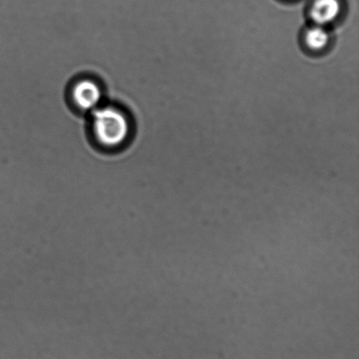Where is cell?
<instances>
[{
    "mask_svg": "<svg viewBox=\"0 0 359 359\" xmlns=\"http://www.w3.org/2000/svg\"><path fill=\"white\" fill-rule=\"evenodd\" d=\"M70 98L73 105L79 111L91 112L100 107L103 91L97 81L90 77H83L72 84Z\"/></svg>",
    "mask_w": 359,
    "mask_h": 359,
    "instance_id": "cell-2",
    "label": "cell"
},
{
    "mask_svg": "<svg viewBox=\"0 0 359 359\" xmlns=\"http://www.w3.org/2000/svg\"><path fill=\"white\" fill-rule=\"evenodd\" d=\"M342 13L340 0H314L309 8L313 24L327 27L335 22Z\"/></svg>",
    "mask_w": 359,
    "mask_h": 359,
    "instance_id": "cell-3",
    "label": "cell"
},
{
    "mask_svg": "<svg viewBox=\"0 0 359 359\" xmlns=\"http://www.w3.org/2000/svg\"><path fill=\"white\" fill-rule=\"evenodd\" d=\"M90 114L91 132L100 147L116 150L124 145L131 133V122L122 109L100 105Z\"/></svg>",
    "mask_w": 359,
    "mask_h": 359,
    "instance_id": "cell-1",
    "label": "cell"
},
{
    "mask_svg": "<svg viewBox=\"0 0 359 359\" xmlns=\"http://www.w3.org/2000/svg\"><path fill=\"white\" fill-rule=\"evenodd\" d=\"M330 37L326 27L313 24L304 31V42L305 47L309 51H322L328 47Z\"/></svg>",
    "mask_w": 359,
    "mask_h": 359,
    "instance_id": "cell-4",
    "label": "cell"
}]
</instances>
